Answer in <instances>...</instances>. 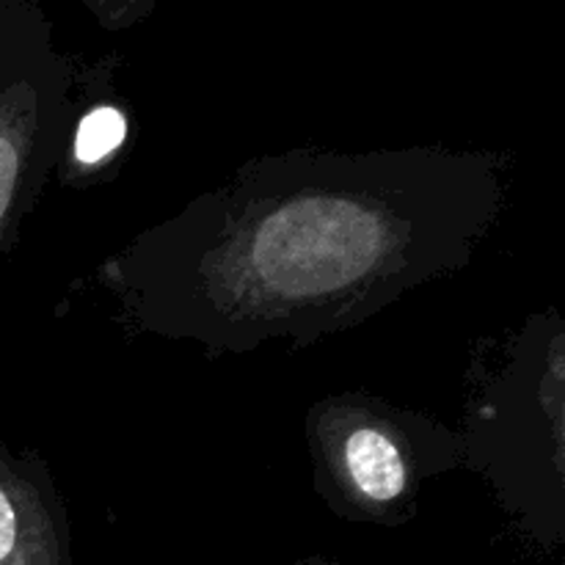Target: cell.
Segmentation results:
<instances>
[{
    "label": "cell",
    "mask_w": 565,
    "mask_h": 565,
    "mask_svg": "<svg viewBox=\"0 0 565 565\" xmlns=\"http://www.w3.org/2000/svg\"><path fill=\"white\" fill-rule=\"evenodd\" d=\"M491 149L252 158L97 265L116 320L207 359L303 351L458 274L505 213Z\"/></svg>",
    "instance_id": "1"
},
{
    "label": "cell",
    "mask_w": 565,
    "mask_h": 565,
    "mask_svg": "<svg viewBox=\"0 0 565 565\" xmlns=\"http://www.w3.org/2000/svg\"><path fill=\"white\" fill-rule=\"evenodd\" d=\"M81 105V64L36 0H0V252L58 171Z\"/></svg>",
    "instance_id": "4"
},
{
    "label": "cell",
    "mask_w": 565,
    "mask_h": 565,
    "mask_svg": "<svg viewBox=\"0 0 565 565\" xmlns=\"http://www.w3.org/2000/svg\"><path fill=\"white\" fill-rule=\"evenodd\" d=\"M108 75L110 66H105L103 61L94 66H81V105L66 138L64 158L55 171V180L75 191L103 182L110 166L125 152L130 136L127 110L99 92Z\"/></svg>",
    "instance_id": "6"
},
{
    "label": "cell",
    "mask_w": 565,
    "mask_h": 565,
    "mask_svg": "<svg viewBox=\"0 0 565 565\" xmlns=\"http://www.w3.org/2000/svg\"><path fill=\"white\" fill-rule=\"evenodd\" d=\"M456 428L461 469L480 475L519 533L544 552L565 541V323L555 307L475 348Z\"/></svg>",
    "instance_id": "2"
},
{
    "label": "cell",
    "mask_w": 565,
    "mask_h": 565,
    "mask_svg": "<svg viewBox=\"0 0 565 565\" xmlns=\"http://www.w3.org/2000/svg\"><path fill=\"white\" fill-rule=\"evenodd\" d=\"M296 565H340L334 561V557H329V555H307V557H301V561H296Z\"/></svg>",
    "instance_id": "8"
},
{
    "label": "cell",
    "mask_w": 565,
    "mask_h": 565,
    "mask_svg": "<svg viewBox=\"0 0 565 565\" xmlns=\"http://www.w3.org/2000/svg\"><path fill=\"white\" fill-rule=\"evenodd\" d=\"M0 565H75L64 494L36 450L0 441Z\"/></svg>",
    "instance_id": "5"
},
{
    "label": "cell",
    "mask_w": 565,
    "mask_h": 565,
    "mask_svg": "<svg viewBox=\"0 0 565 565\" xmlns=\"http://www.w3.org/2000/svg\"><path fill=\"white\" fill-rule=\"evenodd\" d=\"M86 9L97 17V22L105 31H125V28L136 25L143 17L152 14L154 6L143 3V0H125V3H116V0H86Z\"/></svg>",
    "instance_id": "7"
},
{
    "label": "cell",
    "mask_w": 565,
    "mask_h": 565,
    "mask_svg": "<svg viewBox=\"0 0 565 565\" xmlns=\"http://www.w3.org/2000/svg\"><path fill=\"white\" fill-rule=\"evenodd\" d=\"M312 489L337 519L401 530L436 478L461 469L456 428L370 392L320 397L303 417Z\"/></svg>",
    "instance_id": "3"
}]
</instances>
